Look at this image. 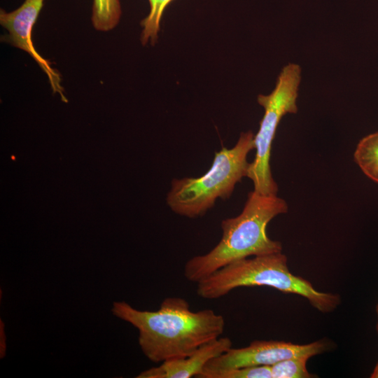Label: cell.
<instances>
[{
	"label": "cell",
	"mask_w": 378,
	"mask_h": 378,
	"mask_svg": "<svg viewBox=\"0 0 378 378\" xmlns=\"http://www.w3.org/2000/svg\"><path fill=\"white\" fill-rule=\"evenodd\" d=\"M111 312L139 330V344L154 363L186 357L223 335L225 319L211 309L192 312L180 297L166 298L157 311H141L114 302Z\"/></svg>",
	"instance_id": "1"
},
{
	"label": "cell",
	"mask_w": 378,
	"mask_h": 378,
	"mask_svg": "<svg viewBox=\"0 0 378 378\" xmlns=\"http://www.w3.org/2000/svg\"><path fill=\"white\" fill-rule=\"evenodd\" d=\"M286 202L276 195L251 191L241 214L222 220L220 241L206 254L188 260L184 267L187 280L197 283L224 266L250 256L281 252L280 241L267 234L268 223L286 213Z\"/></svg>",
	"instance_id": "2"
},
{
	"label": "cell",
	"mask_w": 378,
	"mask_h": 378,
	"mask_svg": "<svg viewBox=\"0 0 378 378\" xmlns=\"http://www.w3.org/2000/svg\"><path fill=\"white\" fill-rule=\"evenodd\" d=\"M197 284V295L208 300L222 298L239 287L269 286L302 296L323 313L333 311L340 303V295L318 291L309 281L292 274L281 252L236 260Z\"/></svg>",
	"instance_id": "3"
},
{
	"label": "cell",
	"mask_w": 378,
	"mask_h": 378,
	"mask_svg": "<svg viewBox=\"0 0 378 378\" xmlns=\"http://www.w3.org/2000/svg\"><path fill=\"white\" fill-rule=\"evenodd\" d=\"M254 136L252 131L241 132L234 147L216 152L211 167L202 176L174 178L166 198L171 210L195 218L203 216L218 199H228L247 176V155L255 148Z\"/></svg>",
	"instance_id": "4"
},
{
	"label": "cell",
	"mask_w": 378,
	"mask_h": 378,
	"mask_svg": "<svg viewBox=\"0 0 378 378\" xmlns=\"http://www.w3.org/2000/svg\"><path fill=\"white\" fill-rule=\"evenodd\" d=\"M301 80L298 64H288L278 76L274 90L268 95L259 94L258 102L265 109L260 127L254 136L255 155L249 164L246 177L253 183L254 191L262 195H276L278 186L270 169L272 141L281 119L286 113H295L298 91Z\"/></svg>",
	"instance_id": "5"
},
{
	"label": "cell",
	"mask_w": 378,
	"mask_h": 378,
	"mask_svg": "<svg viewBox=\"0 0 378 378\" xmlns=\"http://www.w3.org/2000/svg\"><path fill=\"white\" fill-rule=\"evenodd\" d=\"M329 348V342L324 340L307 344H296L284 341L255 340L246 347H231L225 353L212 358L206 363L202 373L248 366H270L290 358H311Z\"/></svg>",
	"instance_id": "6"
},
{
	"label": "cell",
	"mask_w": 378,
	"mask_h": 378,
	"mask_svg": "<svg viewBox=\"0 0 378 378\" xmlns=\"http://www.w3.org/2000/svg\"><path fill=\"white\" fill-rule=\"evenodd\" d=\"M45 0H24L17 9L6 12L0 10V23L8 34L1 41L27 52L47 75L53 93H58L62 100L67 102L61 85L59 74L42 57L35 49L31 40L33 27L37 20Z\"/></svg>",
	"instance_id": "7"
},
{
	"label": "cell",
	"mask_w": 378,
	"mask_h": 378,
	"mask_svg": "<svg viewBox=\"0 0 378 378\" xmlns=\"http://www.w3.org/2000/svg\"><path fill=\"white\" fill-rule=\"evenodd\" d=\"M232 347L227 337H220L199 347L190 355L162 362L159 366L146 370L137 378H190L198 377L206 363Z\"/></svg>",
	"instance_id": "8"
},
{
	"label": "cell",
	"mask_w": 378,
	"mask_h": 378,
	"mask_svg": "<svg viewBox=\"0 0 378 378\" xmlns=\"http://www.w3.org/2000/svg\"><path fill=\"white\" fill-rule=\"evenodd\" d=\"M354 160L366 176L378 183V132L359 141Z\"/></svg>",
	"instance_id": "9"
},
{
	"label": "cell",
	"mask_w": 378,
	"mask_h": 378,
	"mask_svg": "<svg viewBox=\"0 0 378 378\" xmlns=\"http://www.w3.org/2000/svg\"><path fill=\"white\" fill-rule=\"evenodd\" d=\"M120 0H93L92 24L100 31H108L115 28L121 18Z\"/></svg>",
	"instance_id": "10"
},
{
	"label": "cell",
	"mask_w": 378,
	"mask_h": 378,
	"mask_svg": "<svg viewBox=\"0 0 378 378\" xmlns=\"http://www.w3.org/2000/svg\"><path fill=\"white\" fill-rule=\"evenodd\" d=\"M150 12L141 22L143 27L141 41L143 45L150 42L155 44L160 31V22L163 12L173 0H148Z\"/></svg>",
	"instance_id": "11"
},
{
	"label": "cell",
	"mask_w": 378,
	"mask_h": 378,
	"mask_svg": "<svg viewBox=\"0 0 378 378\" xmlns=\"http://www.w3.org/2000/svg\"><path fill=\"white\" fill-rule=\"evenodd\" d=\"M307 356H298L281 360L270 365L272 378L315 377L307 368Z\"/></svg>",
	"instance_id": "12"
},
{
	"label": "cell",
	"mask_w": 378,
	"mask_h": 378,
	"mask_svg": "<svg viewBox=\"0 0 378 378\" xmlns=\"http://www.w3.org/2000/svg\"><path fill=\"white\" fill-rule=\"evenodd\" d=\"M199 378H272L270 365L248 366L202 373Z\"/></svg>",
	"instance_id": "13"
},
{
	"label": "cell",
	"mask_w": 378,
	"mask_h": 378,
	"mask_svg": "<svg viewBox=\"0 0 378 378\" xmlns=\"http://www.w3.org/2000/svg\"><path fill=\"white\" fill-rule=\"evenodd\" d=\"M371 378H378V363H377L372 373L370 376Z\"/></svg>",
	"instance_id": "14"
},
{
	"label": "cell",
	"mask_w": 378,
	"mask_h": 378,
	"mask_svg": "<svg viewBox=\"0 0 378 378\" xmlns=\"http://www.w3.org/2000/svg\"><path fill=\"white\" fill-rule=\"evenodd\" d=\"M376 312H377V319H378V304L376 307ZM377 331L378 332V320H377Z\"/></svg>",
	"instance_id": "15"
}]
</instances>
